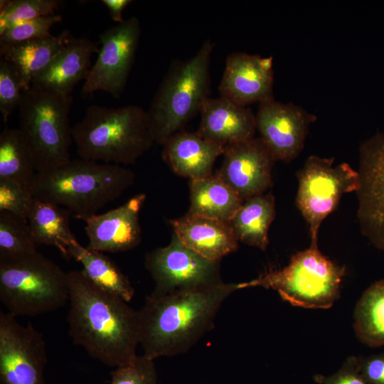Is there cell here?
<instances>
[{"instance_id":"30","label":"cell","mask_w":384,"mask_h":384,"mask_svg":"<svg viewBox=\"0 0 384 384\" xmlns=\"http://www.w3.org/2000/svg\"><path fill=\"white\" fill-rule=\"evenodd\" d=\"M61 3L58 0H1L0 34L13 25L56 14Z\"/></svg>"},{"instance_id":"15","label":"cell","mask_w":384,"mask_h":384,"mask_svg":"<svg viewBox=\"0 0 384 384\" xmlns=\"http://www.w3.org/2000/svg\"><path fill=\"white\" fill-rule=\"evenodd\" d=\"M215 173L244 201L265 193L272 186L276 161L260 137L228 144Z\"/></svg>"},{"instance_id":"5","label":"cell","mask_w":384,"mask_h":384,"mask_svg":"<svg viewBox=\"0 0 384 384\" xmlns=\"http://www.w3.org/2000/svg\"><path fill=\"white\" fill-rule=\"evenodd\" d=\"M213 48L207 39L194 55L171 64L147 111L155 143L162 145L183 130L210 97Z\"/></svg>"},{"instance_id":"26","label":"cell","mask_w":384,"mask_h":384,"mask_svg":"<svg viewBox=\"0 0 384 384\" xmlns=\"http://www.w3.org/2000/svg\"><path fill=\"white\" fill-rule=\"evenodd\" d=\"M68 255L82 265L85 274L97 287L127 302L132 300L134 289L128 277L102 252L83 247L77 240L68 247Z\"/></svg>"},{"instance_id":"18","label":"cell","mask_w":384,"mask_h":384,"mask_svg":"<svg viewBox=\"0 0 384 384\" xmlns=\"http://www.w3.org/2000/svg\"><path fill=\"white\" fill-rule=\"evenodd\" d=\"M197 132L203 138L225 146L255 137V114L251 108L225 97H208L200 112Z\"/></svg>"},{"instance_id":"37","label":"cell","mask_w":384,"mask_h":384,"mask_svg":"<svg viewBox=\"0 0 384 384\" xmlns=\"http://www.w3.org/2000/svg\"><path fill=\"white\" fill-rule=\"evenodd\" d=\"M132 2L131 0H102V3L107 8L113 21L117 24L122 23V12Z\"/></svg>"},{"instance_id":"36","label":"cell","mask_w":384,"mask_h":384,"mask_svg":"<svg viewBox=\"0 0 384 384\" xmlns=\"http://www.w3.org/2000/svg\"><path fill=\"white\" fill-rule=\"evenodd\" d=\"M359 370L368 384H384V353L359 357Z\"/></svg>"},{"instance_id":"10","label":"cell","mask_w":384,"mask_h":384,"mask_svg":"<svg viewBox=\"0 0 384 384\" xmlns=\"http://www.w3.org/2000/svg\"><path fill=\"white\" fill-rule=\"evenodd\" d=\"M141 34L139 18L132 16L103 31L101 47L82 86L85 94L106 92L120 97L134 62Z\"/></svg>"},{"instance_id":"27","label":"cell","mask_w":384,"mask_h":384,"mask_svg":"<svg viewBox=\"0 0 384 384\" xmlns=\"http://www.w3.org/2000/svg\"><path fill=\"white\" fill-rule=\"evenodd\" d=\"M353 328L358 338L370 347L384 346V280L368 287L354 310Z\"/></svg>"},{"instance_id":"23","label":"cell","mask_w":384,"mask_h":384,"mask_svg":"<svg viewBox=\"0 0 384 384\" xmlns=\"http://www.w3.org/2000/svg\"><path fill=\"white\" fill-rule=\"evenodd\" d=\"M190 206L187 213L228 222L244 200L215 174L189 181Z\"/></svg>"},{"instance_id":"19","label":"cell","mask_w":384,"mask_h":384,"mask_svg":"<svg viewBox=\"0 0 384 384\" xmlns=\"http://www.w3.org/2000/svg\"><path fill=\"white\" fill-rule=\"evenodd\" d=\"M169 223L173 234L185 246L210 261L220 262L238 248L239 241L228 222L187 213Z\"/></svg>"},{"instance_id":"25","label":"cell","mask_w":384,"mask_h":384,"mask_svg":"<svg viewBox=\"0 0 384 384\" xmlns=\"http://www.w3.org/2000/svg\"><path fill=\"white\" fill-rule=\"evenodd\" d=\"M68 209L34 198L27 222L36 245H50L58 248L66 257L68 247L75 241L70 228Z\"/></svg>"},{"instance_id":"1","label":"cell","mask_w":384,"mask_h":384,"mask_svg":"<svg viewBox=\"0 0 384 384\" xmlns=\"http://www.w3.org/2000/svg\"><path fill=\"white\" fill-rule=\"evenodd\" d=\"M68 333L73 342L110 367L132 361L139 344L138 311L94 284L82 270L68 272Z\"/></svg>"},{"instance_id":"24","label":"cell","mask_w":384,"mask_h":384,"mask_svg":"<svg viewBox=\"0 0 384 384\" xmlns=\"http://www.w3.org/2000/svg\"><path fill=\"white\" fill-rule=\"evenodd\" d=\"M275 215L274 196L265 193L245 200L228 223L239 242L265 250Z\"/></svg>"},{"instance_id":"11","label":"cell","mask_w":384,"mask_h":384,"mask_svg":"<svg viewBox=\"0 0 384 384\" xmlns=\"http://www.w3.org/2000/svg\"><path fill=\"white\" fill-rule=\"evenodd\" d=\"M0 311V384H46L43 335L28 323Z\"/></svg>"},{"instance_id":"20","label":"cell","mask_w":384,"mask_h":384,"mask_svg":"<svg viewBox=\"0 0 384 384\" xmlns=\"http://www.w3.org/2000/svg\"><path fill=\"white\" fill-rule=\"evenodd\" d=\"M161 156L176 175L189 181L213 175L215 160L225 146L208 140L196 132L180 131L163 144Z\"/></svg>"},{"instance_id":"8","label":"cell","mask_w":384,"mask_h":384,"mask_svg":"<svg viewBox=\"0 0 384 384\" xmlns=\"http://www.w3.org/2000/svg\"><path fill=\"white\" fill-rule=\"evenodd\" d=\"M0 300L15 316L56 311L69 301L68 272L38 252L0 260Z\"/></svg>"},{"instance_id":"28","label":"cell","mask_w":384,"mask_h":384,"mask_svg":"<svg viewBox=\"0 0 384 384\" xmlns=\"http://www.w3.org/2000/svg\"><path fill=\"white\" fill-rule=\"evenodd\" d=\"M36 174L32 156L18 128L4 129L0 134V181L28 188Z\"/></svg>"},{"instance_id":"29","label":"cell","mask_w":384,"mask_h":384,"mask_svg":"<svg viewBox=\"0 0 384 384\" xmlns=\"http://www.w3.org/2000/svg\"><path fill=\"white\" fill-rule=\"evenodd\" d=\"M36 247L26 220L9 212H0V260L33 254L38 252Z\"/></svg>"},{"instance_id":"13","label":"cell","mask_w":384,"mask_h":384,"mask_svg":"<svg viewBox=\"0 0 384 384\" xmlns=\"http://www.w3.org/2000/svg\"><path fill=\"white\" fill-rule=\"evenodd\" d=\"M357 217L361 233L384 251V133L366 140L359 149Z\"/></svg>"},{"instance_id":"12","label":"cell","mask_w":384,"mask_h":384,"mask_svg":"<svg viewBox=\"0 0 384 384\" xmlns=\"http://www.w3.org/2000/svg\"><path fill=\"white\" fill-rule=\"evenodd\" d=\"M145 267L154 281V296L223 282L220 262L203 258L174 234L168 245L146 254Z\"/></svg>"},{"instance_id":"21","label":"cell","mask_w":384,"mask_h":384,"mask_svg":"<svg viewBox=\"0 0 384 384\" xmlns=\"http://www.w3.org/2000/svg\"><path fill=\"white\" fill-rule=\"evenodd\" d=\"M99 48L87 38L71 36L61 51L36 76L31 87L72 95L75 86L87 78L92 67L91 58Z\"/></svg>"},{"instance_id":"34","label":"cell","mask_w":384,"mask_h":384,"mask_svg":"<svg viewBox=\"0 0 384 384\" xmlns=\"http://www.w3.org/2000/svg\"><path fill=\"white\" fill-rule=\"evenodd\" d=\"M34 200L28 188L9 181H0V212L15 214L27 221Z\"/></svg>"},{"instance_id":"32","label":"cell","mask_w":384,"mask_h":384,"mask_svg":"<svg viewBox=\"0 0 384 384\" xmlns=\"http://www.w3.org/2000/svg\"><path fill=\"white\" fill-rule=\"evenodd\" d=\"M23 88L14 67L3 58L0 60V112L4 122L18 108Z\"/></svg>"},{"instance_id":"17","label":"cell","mask_w":384,"mask_h":384,"mask_svg":"<svg viewBox=\"0 0 384 384\" xmlns=\"http://www.w3.org/2000/svg\"><path fill=\"white\" fill-rule=\"evenodd\" d=\"M146 198V194L139 193L114 209L85 218L87 247L102 252H119L139 245V212Z\"/></svg>"},{"instance_id":"2","label":"cell","mask_w":384,"mask_h":384,"mask_svg":"<svg viewBox=\"0 0 384 384\" xmlns=\"http://www.w3.org/2000/svg\"><path fill=\"white\" fill-rule=\"evenodd\" d=\"M236 290L238 283L222 282L146 296L138 311L143 355L154 360L186 353L213 328L222 304Z\"/></svg>"},{"instance_id":"22","label":"cell","mask_w":384,"mask_h":384,"mask_svg":"<svg viewBox=\"0 0 384 384\" xmlns=\"http://www.w3.org/2000/svg\"><path fill=\"white\" fill-rule=\"evenodd\" d=\"M71 35L68 31L58 36L24 41L0 48L1 58L16 69L23 91L28 90L38 76L61 51Z\"/></svg>"},{"instance_id":"6","label":"cell","mask_w":384,"mask_h":384,"mask_svg":"<svg viewBox=\"0 0 384 384\" xmlns=\"http://www.w3.org/2000/svg\"><path fill=\"white\" fill-rule=\"evenodd\" d=\"M345 274L344 266L324 255L318 245H310L293 255L283 268H270L254 279L238 283V289H272L293 306L324 309L339 298Z\"/></svg>"},{"instance_id":"31","label":"cell","mask_w":384,"mask_h":384,"mask_svg":"<svg viewBox=\"0 0 384 384\" xmlns=\"http://www.w3.org/2000/svg\"><path fill=\"white\" fill-rule=\"evenodd\" d=\"M61 20V16L53 14L13 25L0 34V48L50 36L51 27Z\"/></svg>"},{"instance_id":"14","label":"cell","mask_w":384,"mask_h":384,"mask_svg":"<svg viewBox=\"0 0 384 384\" xmlns=\"http://www.w3.org/2000/svg\"><path fill=\"white\" fill-rule=\"evenodd\" d=\"M257 131L275 161L289 163L302 152L310 124L316 116L292 102L274 97L259 104Z\"/></svg>"},{"instance_id":"7","label":"cell","mask_w":384,"mask_h":384,"mask_svg":"<svg viewBox=\"0 0 384 384\" xmlns=\"http://www.w3.org/2000/svg\"><path fill=\"white\" fill-rule=\"evenodd\" d=\"M72 105V95L33 87L23 91L18 129L36 172L53 169L71 160L69 113Z\"/></svg>"},{"instance_id":"3","label":"cell","mask_w":384,"mask_h":384,"mask_svg":"<svg viewBox=\"0 0 384 384\" xmlns=\"http://www.w3.org/2000/svg\"><path fill=\"white\" fill-rule=\"evenodd\" d=\"M134 182V174L122 165L81 159L36 172L28 190L33 198L65 208L83 220Z\"/></svg>"},{"instance_id":"4","label":"cell","mask_w":384,"mask_h":384,"mask_svg":"<svg viewBox=\"0 0 384 384\" xmlns=\"http://www.w3.org/2000/svg\"><path fill=\"white\" fill-rule=\"evenodd\" d=\"M72 136L81 159L118 165L135 163L155 143L147 111L136 105H92Z\"/></svg>"},{"instance_id":"16","label":"cell","mask_w":384,"mask_h":384,"mask_svg":"<svg viewBox=\"0 0 384 384\" xmlns=\"http://www.w3.org/2000/svg\"><path fill=\"white\" fill-rule=\"evenodd\" d=\"M273 58L244 52L229 54L218 87L221 97L249 107L273 98Z\"/></svg>"},{"instance_id":"35","label":"cell","mask_w":384,"mask_h":384,"mask_svg":"<svg viewBox=\"0 0 384 384\" xmlns=\"http://www.w3.org/2000/svg\"><path fill=\"white\" fill-rule=\"evenodd\" d=\"M314 380L320 384H368L360 373L359 357L356 356L348 357L334 374L329 376L318 374Z\"/></svg>"},{"instance_id":"9","label":"cell","mask_w":384,"mask_h":384,"mask_svg":"<svg viewBox=\"0 0 384 384\" xmlns=\"http://www.w3.org/2000/svg\"><path fill=\"white\" fill-rule=\"evenodd\" d=\"M334 160L311 155L297 174L296 205L309 225L310 245H318L319 228L342 196L359 186L358 172L345 162L334 166Z\"/></svg>"},{"instance_id":"33","label":"cell","mask_w":384,"mask_h":384,"mask_svg":"<svg viewBox=\"0 0 384 384\" xmlns=\"http://www.w3.org/2000/svg\"><path fill=\"white\" fill-rule=\"evenodd\" d=\"M110 384H157L154 360L143 354L132 361L116 367L111 372Z\"/></svg>"}]
</instances>
